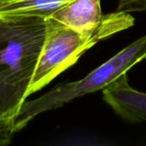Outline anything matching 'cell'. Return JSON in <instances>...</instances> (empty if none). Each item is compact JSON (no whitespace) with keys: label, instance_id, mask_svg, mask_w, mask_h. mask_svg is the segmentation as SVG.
<instances>
[{"label":"cell","instance_id":"2","mask_svg":"<svg viewBox=\"0 0 146 146\" xmlns=\"http://www.w3.org/2000/svg\"><path fill=\"white\" fill-rule=\"evenodd\" d=\"M45 22L44 40L27 89V98L74 65L92 47L132 27L135 19L126 9H118L104 15L97 28L90 33H80L50 18H46Z\"/></svg>","mask_w":146,"mask_h":146},{"label":"cell","instance_id":"6","mask_svg":"<svg viewBox=\"0 0 146 146\" xmlns=\"http://www.w3.org/2000/svg\"><path fill=\"white\" fill-rule=\"evenodd\" d=\"M73 0H0V19L48 18Z\"/></svg>","mask_w":146,"mask_h":146},{"label":"cell","instance_id":"1","mask_svg":"<svg viewBox=\"0 0 146 146\" xmlns=\"http://www.w3.org/2000/svg\"><path fill=\"white\" fill-rule=\"evenodd\" d=\"M45 27L41 17L0 19V104L12 121L27 98Z\"/></svg>","mask_w":146,"mask_h":146},{"label":"cell","instance_id":"7","mask_svg":"<svg viewBox=\"0 0 146 146\" xmlns=\"http://www.w3.org/2000/svg\"><path fill=\"white\" fill-rule=\"evenodd\" d=\"M14 133L13 121L7 116L0 104V145H9Z\"/></svg>","mask_w":146,"mask_h":146},{"label":"cell","instance_id":"5","mask_svg":"<svg viewBox=\"0 0 146 146\" xmlns=\"http://www.w3.org/2000/svg\"><path fill=\"white\" fill-rule=\"evenodd\" d=\"M104 16L101 0H73L48 18L80 33H90L97 28Z\"/></svg>","mask_w":146,"mask_h":146},{"label":"cell","instance_id":"3","mask_svg":"<svg viewBox=\"0 0 146 146\" xmlns=\"http://www.w3.org/2000/svg\"><path fill=\"white\" fill-rule=\"evenodd\" d=\"M145 59L146 35L130 44L83 79L61 84L36 99L25 100L13 121L15 133L24 128L44 112L58 109L75 98L104 90Z\"/></svg>","mask_w":146,"mask_h":146},{"label":"cell","instance_id":"4","mask_svg":"<svg viewBox=\"0 0 146 146\" xmlns=\"http://www.w3.org/2000/svg\"><path fill=\"white\" fill-rule=\"evenodd\" d=\"M104 101L123 121L137 124L146 121V93L129 85L128 75H121L102 90Z\"/></svg>","mask_w":146,"mask_h":146}]
</instances>
